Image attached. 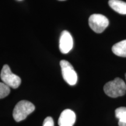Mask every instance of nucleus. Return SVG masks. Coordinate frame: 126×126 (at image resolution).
Instances as JSON below:
<instances>
[{
	"label": "nucleus",
	"instance_id": "f257e3e1",
	"mask_svg": "<svg viewBox=\"0 0 126 126\" xmlns=\"http://www.w3.org/2000/svg\"><path fill=\"white\" fill-rule=\"evenodd\" d=\"M104 91L109 97H117L122 96L126 93V85L123 80L116 78L113 81L106 83L104 86Z\"/></svg>",
	"mask_w": 126,
	"mask_h": 126
},
{
	"label": "nucleus",
	"instance_id": "f03ea898",
	"mask_svg": "<svg viewBox=\"0 0 126 126\" xmlns=\"http://www.w3.org/2000/svg\"><path fill=\"white\" fill-rule=\"evenodd\" d=\"M35 109V106L28 100H21L16 105L13 111V117L16 122L23 120Z\"/></svg>",
	"mask_w": 126,
	"mask_h": 126
},
{
	"label": "nucleus",
	"instance_id": "7ed1b4c3",
	"mask_svg": "<svg viewBox=\"0 0 126 126\" xmlns=\"http://www.w3.org/2000/svg\"><path fill=\"white\" fill-rule=\"evenodd\" d=\"M0 76L3 82L9 88L16 89L18 88L21 83V79L20 77L12 73L9 65L7 64L3 66Z\"/></svg>",
	"mask_w": 126,
	"mask_h": 126
},
{
	"label": "nucleus",
	"instance_id": "20e7f679",
	"mask_svg": "<svg viewBox=\"0 0 126 126\" xmlns=\"http://www.w3.org/2000/svg\"><path fill=\"white\" fill-rule=\"evenodd\" d=\"M60 64L64 81L71 86L75 85L78 81V76L74 67L66 60H61Z\"/></svg>",
	"mask_w": 126,
	"mask_h": 126
},
{
	"label": "nucleus",
	"instance_id": "39448f33",
	"mask_svg": "<svg viewBox=\"0 0 126 126\" xmlns=\"http://www.w3.org/2000/svg\"><path fill=\"white\" fill-rule=\"evenodd\" d=\"M109 22L105 16L102 14H93L89 18V25L94 32L100 33L108 27Z\"/></svg>",
	"mask_w": 126,
	"mask_h": 126
},
{
	"label": "nucleus",
	"instance_id": "423d86ee",
	"mask_svg": "<svg viewBox=\"0 0 126 126\" xmlns=\"http://www.w3.org/2000/svg\"><path fill=\"white\" fill-rule=\"evenodd\" d=\"M73 39L70 33L64 31L61 33L59 40V48L63 54H67L73 47Z\"/></svg>",
	"mask_w": 126,
	"mask_h": 126
},
{
	"label": "nucleus",
	"instance_id": "0eeeda50",
	"mask_svg": "<svg viewBox=\"0 0 126 126\" xmlns=\"http://www.w3.org/2000/svg\"><path fill=\"white\" fill-rule=\"evenodd\" d=\"M76 120V115L70 109H65L62 111L59 119V126H73Z\"/></svg>",
	"mask_w": 126,
	"mask_h": 126
},
{
	"label": "nucleus",
	"instance_id": "6e6552de",
	"mask_svg": "<svg viewBox=\"0 0 126 126\" xmlns=\"http://www.w3.org/2000/svg\"><path fill=\"white\" fill-rule=\"evenodd\" d=\"M109 5L113 10L117 13L126 15V2L121 0H109Z\"/></svg>",
	"mask_w": 126,
	"mask_h": 126
},
{
	"label": "nucleus",
	"instance_id": "1a4fd4ad",
	"mask_svg": "<svg viewBox=\"0 0 126 126\" xmlns=\"http://www.w3.org/2000/svg\"><path fill=\"white\" fill-rule=\"evenodd\" d=\"M112 51L116 56L126 57V40L121 41L113 45Z\"/></svg>",
	"mask_w": 126,
	"mask_h": 126
},
{
	"label": "nucleus",
	"instance_id": "9d476101",
	"mask_svg": "<svg viewBox=\"0 0 126 126\" xmlns=\"http://www.w3.org/2000/svg\"><path fill=\"white\" fill-rule=\"evenodd\" d=\"M115 115L116 118L119 120L120 122H126V108L120 107L115 110Z\"/></svg>",
	"mask_w": 126,
	"mask_h": 126
},
{
	"label": "nucleus",
	"instance_id": "9b49d317",
	"mask_svg": "<svg viewBox=\"0 0 126 126\" xmlns=\"http://www.w3.org/2000/svg\"><path fill=\"white\" fill-rule=\"evenodd\" d=\"M10 93V88L4 82H0V99L7 97Z\"/></svg>",
	"mask_w": 126,
	"mask_h": 126
},
{
	"label": "nucleus",
	"instance_id": "f8f14e48",
	"mask_svg": "<svg viewBox=\"0 0 126 126\" xmlns=\"http://www.w3.org/2000/svg\"><path fill=\"white\" fill-rule=\"evenodd\" d=\"M43 126H54L53 118L50 117V116L46 118L43 122Z\"/></svg>",
	"mask_w": 126,
	"mask_h": 126
},
{
	"label": "nucleus",
	"instance_id": "ddd939ff",
	"mask_svg": "<svg viewBox=\"0 0 126 126\" xmlns=\"http://www.w3.org/2000/svg\"><path fill=\"white\" fill-rule=\"evenodd\" d=\"M119 126H126V122L124 123V122H119Z\"/></svg>",
	"mask_w": 126,
	"mask_h": 126
},
{
	"label": "nucleus",
	"instance_id": "4468645a",
	"mask_svg": "<svg viewBox=\"0 0 126 126\" xmlns=\"http://www.w3.org/2000/svg\"><path fill=\"white\" fill-rule=\"evenodd\" d=\"M60 1H65V0H60Z\"/></svg>",
	"mask_w": 126,
	"mask_h": 126
},
{
	"label": "nucleus",
	"instance_id": "2eb2a0df",
	"mask_svg": "<svg viewBox=\"0 0 126 126\" xmlns=\"http://www.w3.org/2000/svg\"><path fill=\"white\" fill-rule=\"evenodd\" d=\"M125 76H126V75H125Z\"/></svg>",
	"mask_w": 126,
	"mask_h": 126
},
{
	"label": "nucleus",
	"instance_id": "dca6fc26",
	"mask_svg": "<svg viewBox=\"0 0 126 126\" xmlns=\"http://www.w3.org/2000/svg\"><path fill=\"white\" fill-rule=\"evenodd\" d=\"M19 1H21V0H19Z\"/></svg>",
	"mask_w": 126,
	"mask_h": 126
}]
</instances>
